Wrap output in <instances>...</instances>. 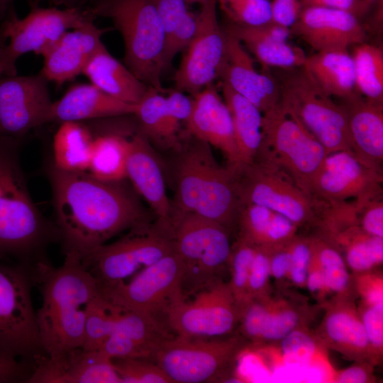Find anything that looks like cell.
<instances>
[{"label": "cell", "mask_w": 383, "mask_h": 383, "mask_svg": "<svg viewBox=\"0 0 383 383\" xmlns=\"http://www.w3.org/2000/svg\"><path fill=\"white\" fill-rule=\"evenodd\" d=\"M135 105L116 99L94 85L77 84L71 87L57 101L52 102L48 123L82 122L133 115Z\"/></svg>", "instance_id": "cell-28"}, {"label": "cell", "mask_w": 383, "mask_h": 383, "mask_svg": "<svg viewBox=\"0 0 383 383\" xmlns=\"http://www.w3.org/2000/svg\"><path fill=\"white\" fill-rule=\"evenodd\" d=\"M186 131L221 150L233 169L240 165L230 111L214 84L194 95Z\"/></svg>", "instance_id": "cell-21"}, {"label": "cell", "mask_w": 383, "mask_h": 383, "mask_svg": "<svg viewBox=\"0 0 383 383\" xmlns=\"http://www.w3.org/2000/svg\"><path fill=\"white\" fill-rule=\"evenodd\" d=\"M356 298L367 305L383 304V277L379 269L353 274Z\"/></svg>", "instance_id": "cell-52"}, {"label": "cell", "mask_w": 383, "mask_h": 383, "mask_svg": "<svg viewBox=\"0 0 383 383\" xmlns=\"http://www.w3.org/2000/svg\"><path fill=\"white\" fill-rule=\"evenodd\" d=\"M110 359L142 358L151 360L147 349L118 332H113L98 349Z\"/></svg>", "instance_id": "cell-51"}, {"label": "cell", "mask_w": 383, "mask_h": 383, "mask_svg": "<svg viewBox=\"0 0 383 383\" xmlns=\"http://www.w3.org/2000/svg\"><path fill=\"white\" fill-rule=\"evenodd\" d=\"M194 295L190 301L172 304L161 318L174 335L213 338L235 333L241 309L228 282L218 279Z\"/></svg>", "instance_id": "cell-14"}, {"label": "cell", "mask_w": 383, "mask_h": 383, "mask_svg": "<svg viewBox=\"0 0 383 383\" xmlns=\"http://www.w3.org/2000/svg\"><path fill=\"white\" fill-rule=\"evenodd\" d=\"M383 174L362 163L350 151L327 154L310 186L309 194L327 203H344L382 194Z\"/></svg>", "instance_id": "cell-18"}, {"label": "cell", "mask_w": 383, "mask_h": 383, "mask_svg": "<svg viewBox=\"0 0 383 383\" xmlns=\"http://www.w3.org/2000/svg\"><path fill=\"white\" fill-rule=\"evenodd\" d=\"M301 7L321 6L338 9L353 13L358 18L365 14L370 6L364 0H299Z\"/></svg>", "instance_id": "cell-58"}, {"label": "cell", "mask_w": 383, "mask_h": 383, "mask_svg": "<svg viewBox=\"0 0 383 383\" xmlns=\"http://www.w3.org/2000/svg\"><path fill=\"white\" fill-rule=\"evenodd\" d=\"M63 263L54 267L47 259L32 270L33 284L42 295L36 320L42 348L56 357L81 348L87 304L99 294L94 277L75 252H65Z\"/></svg>", "instance_id": "cell-2"}, {"label": "cell", "mask_w": 383, "mask_h": 383, "mask_svg": "<svg viewBox=\"0 0 383 383\" xmlns=\"http://www.w3.org/2000/svg\"><path fill=\"white\" fill-rule=\"evenodd\" d=\"M311 257L318 265L333 299H356L353 274L334 242L323 233L309 236Z\"/></svg>", "instance_id": "cell-35"}, {"label": "cell", "mask_w": 383, "mask_h": 383, "mask_svg": "<svg viewBox=\"0 0 383 383\" xmlns=\"http://www.w3.org/2000/svg\"><path fill=\"white\" fill-rule=\"evenodd\" d=\"M303 67L331 97L342 99L357 91L353 60L348 50L316 52L306 57Z\"/></svg>", "instance_id": "cell-32"}, {"label": "cell", "mask_w": 383, "mask_h": 383, "mask_svg": "<svg viewBox=\"0 0 383 383\" xmlns=\"http://www.w3.org/2000/svg\"><path fill=\"white\" fill-rule=\"evenodd\" d=\"M183 274L182 261L174 250L126 282L99 289V294L115 307L161 319L172 304L184 298Z\"/></svg>", "instance_id": "cell-15"}, {"label": "cell", "mask_w": 383, "mask_h": 383, "mask_svg": "<svg viewBox=\"0 0 383 383\" xmlns=\"http://www.w3.org/2000/svg\"><path fill=\"white\" fill-rule=\"evenodd\" d=\"M291 240L282 245L269 250L271 279L280 292L287 289L289 286Z\"/></svg>", "instance_id": "cell-53"}, {"label": "cell", "mask_w": 383, "mask_h": 383, "mask_svg": "<svg viewBox=\"0 0 383 383\" xmlns=\"http://www.w3.org/2000/svg\"><path fill=\"white\" fill-rule=\"evenodd\" d=\"M252 53L265 70H289L304 65L307 55L299 47L289 43L290 28L272 21L260 26H244L228 21L223 26Z\"/></svg>", "instance_id": "cell-26"}, {"label": "cell", "mask_w": 383, "mask_h": 383, "mask_svg": "<svg viewBox=\"0 0 383 383\" xmlns=\"http://www.w3.org/2000/svg\"><path fill=\"white\" fill-rule=\"evenodd\" d=\"M94 133L79 121L60 123L52 142L53 167L68 172H87Z\"/></svg>", "instance_id": "cell-33"}, {"label": "cell", "mask_w": 383, "mask_h": 383, "mask_svg": "<svg viewBox=\"0 0 383 383\" xmlns=\"http://www.w3.org/2000/svg\"><path fill=\"white\" fill-rule=\"evenodd\" d=\"M50 180L65 252L73 251L82 258L120 233L149 222L138 199L121 182L53 166Z\"/></svg>", "instance_id": "cell-1"}, {"label": "cell", "mask_w": 383, "mask_h": 383, "mask_svg": "<svg viewBox=\"0 0 383 383\" xmlns=\"http://www.w3.org/2000/svg\"><path fill=\"white\" fill-rule=\"evenodd\" d=\"M340 99L354 155L383 174V104L369 100L357 91Z\"/></svg>", "instance_id": "cell-25"}, {"label": "cell", "mask_w": 383, "mask_h": 383, "mask_svg": "<svg viewBox=\"0 0 383 383\" xmlns=\"http://www.w3.org/2000/svg\"><path fill=\"white\" fill-rule=\"evenodd\" d=\"M52 101L41 74L0 77V143L14 145L48 123Z\"/></svg>", "instance_id": "cell-17"}, {"label": "cell", "mask_w": 383, "mask_h": 383, "mask_svg": "<svg viewBox=\"0 0 383 383\" xmlns=\"http://www.w3.org/2000/svg\"><path fill=\"white\" fill-rule=\"evenodd\" d=\"M272 21L290 28L296 22L302 9L299 0H272Z\"/></svg>", "instance_id": "cell-56"}, {"label": "cell", "mask_w": 383, "mask_h": 383, "mask_svg": "<svg viewBox=\"0 0 383 383\" xmlns=\"http://www.w3.org/2000/svg\"><path fill=\"white\" fill-rule=\"evenodd\" d=\"M218 0L202 4L197 28L174 74L175 89L194 95L221 79L228 61L227 35L217 17Z\"/></svg>", "instance_id": "cell-16"}, {"label": "cell", "mask_w": 383, "mask_h": 383, "mask_svg": "<svg viewBox=\"0 0 383 383\" xmlns=\"http://www.w3.org/2000/svg\"><path fill=\"white\" fill-rule=\"evenodd\" d=\"M109 28H99L90 21L64 33L42 55L40 74L48 81L62 84L82 74L94 54L104 45L101 36Z\"/></svg>", "instance_id": "cell-22"}, {"label": "cell", "mask_w": 383, "mask_h": 383, "mask_svg": "<svg viewBox=\"0 0 383 383\" xmlns=\"http://www.w3.org/2000/svg\"><path fill=\"white\" fill-rule=\"evenodd\" d=\"M174 251L170 231L157 223L135 226L122 238L105 243L81 258L99 288L126 282L141 270Z\"/></svg>", "instance_id": "cell-12"}, {"label": "cell", "mask_w": 383, "mask_h": 383, "mask_svg": "<svg viewBox=\"0 0 383 383\" xmlns=\"http://www.w3.org/2000/svg\"><path fill=\"white\" fill-rule=\"evenodd\" d=\"M269 250L256 248L248 282V301L272 294Z\"/></svg>", "instance_id": "cell-48"}, {"label": "cell", "mask_w": 383, "mask_h": 383, "mask_svg": "<svg viewBox=\"0 0 383 383\" xmlns=\"http://www.w3.org/2000/svg\"><path fill=\"white\" fill-rule=\"evenodd\" d=\"M369 342L371 361L380 364L383 354V304H357Z\"/></svg>", "instance_id": "cell-46"}, {"label": "cell", "mask_w": 383, "mask_h": 383, "mask_svg": "<svg viewBox=\"0 0 383 383\" xmlns=\"http://www.w3.org/2000/svg\"><path fill=\"white\" fill-rule=\"evenodd\" d=\"M237 238L256 247L272 250L282 245L298 233L299 228L289 218L267 207L244 204L240 210Z\"/></svg>", "instance_id": "cell-30"}, {"label": "cell", "mask_w": 383, "mask_h": 383, "mask_svg": "<svg viewBox=\"0 0 383 383\" xmlns=\"http://www.w3.org/2000/svg\"><path fill=\"white\" fill-rule=\"evenodd\" d=\"M130 136L117 132L94 134L87 173L106 182H121L127 178Z\"/></svg>", "instance_id": "cell-36"}, {"label": "cell", "mask_w": 383, "mask_h": 383, "mask_svg": "<svg viewBox=\"0 0 383 383\" xmlns=\"http://www.w3.org/2000/svg\"><path fill=\"white\" fill-rule=\"evenodd\" d=\"M359 227L366 233L383 238L382 194L354 201Z\"/></svg>", "instance_id": "cell-50"}, {"label": "cell", "mask_w": 383, "mask_h": 383, "mask_svg": "<svg viewBox=\"0 0 383 383\" xmlns=\"http://www.w3.org/2000/svg\"><path fill=\"white\" fill-rule=\"evenodd\" d=\"M32 270L0 262V355L33 367L42 348L31 287Z\"/></svg>", "instance_id": "cell-9"}, {"label": "cell", "mask_w": 383, "mask_h": 383, "mask_svg": "<svg viewBox=\"0 0 383 383\" xmlns=\"http://www.w3.org/2000/svg\"><path fill=\"white\" fill-rule=\"evenodd\" d=\"M126 171L127 178L156 216L157 223L168 228L173 207L163 171L149 140L139 128L130 136Z\"/></svg>", "instance_id": "cell-23"}, {"label": "cell", "mask_w": 383, "mask_h": 383, "mask_svg": "<svg viewBox=\"0 0 383 383\" xmlns=\"http://www.w3.org/2000/svg\"><path fill=\"white\" fill-rule=\"evenodd\" d=\"M365 3L370 7L374 2L379 0H364Z\"/></svg>", "instance_id": "cell-61"}, {"label": "cell", "mask_w": 383, "mask_h": 383, "mask_svg": "<svg viewBox=\"0 0 383 383\" xmlns=\"http://www.w3.org/2000/svg\"><path fill=\"white\" fill-rule=\"evenodd\" d=\"M256 248L238 238L232 244L228 261L230 280L228 283L240 309L248 302V282Z\"/></svg>", "instance_id": "cell-40"}, {"label": "cell", "mask_w": 383, "mask_h": 383, "mask_svg": "<svg viewBox=\"0 0 383 383\" xmlns=\"http://www.w3.org/2000/svg\"><path fill=\"white\" fill-rule=\"evenodd\" d=\"M96 16L110 18L121 33L126 67L148 87L164 91L165 32L155 0H96Z\"/></svg>", "instance_id": "cell-5"}, {"label": "cell", "mask_w": 383, "mask_h": 383, "mask_svg": "<svg viewBox=\"0 0 383 383\" xmlns=\"http://www.w3.org/2000/svg\"><path fill=\"white\" fill-rule=\"evenodd\" d=\"M305 288L322 306L331 299L322 271L311 253Z\"/></svg>", "instance_id": "cell-55"}, {"label": "cell", "mask_w": 383, "mask_h": 383, "mask_svg": "<svg viewBox=\"0 0 383 383\" xmlns=\"http://www.w3.org/2000/svg\"><path fill=\"white\" fill-rule=\"evenodd\" d=\"M96 18L89 7L35 6L23 18L11 9L0 24V77L16 75L21 56L30 52L42 55L64 33Z\"/></svg>", "instance_id": "cell-11"}, {"label": "cell", "mask_w": 383, "mask_h": 383, "mask_svg": "<svg viewBox=\"0 0 383 383\" xmlns=\"http://www.w3.org/2000/svg\"><path fill=\"white\" fill-rule=\"evenodd\" d=\"M169 231L183 263L184 298L223 279L233 244L230 230L199 215L173 209Z\"/></svg>", "instance_id": "cell-6"}, {"label": "cell", "mask_w": 383, "mask_h": 383, "mask_svg": "<svg viewBox=\"0 0 383 383\" xmlns=\"http://www.w3.org/2000/svg\"><path fill=\"white\" fill-rule=\"evenodd\" d=\"M226 33L228 61L221 82L253 104L262 113L273 109L279 102L277 79L266 70L258 72L248 51L238 40Z\"/></svg>", "instance_id": "cell-27"}, {"label": "cell", "mask_w": 383, "mask_h": 383, "mask_svg": "<svg viewBox=\"0 0 383 383\" xmlns=\"http://www.w3.org/2000/svg\"><path fill=\"white\" fill-rule=\"evenodd\" d=\"M221 89L233 121L239 165L251 163L257 160L262 152V113L225 82H221Z\"/></svg>", "instance_id": "cell-31"}, {"label": "cell", "mask_w": 383, "mask_h": 383, "mask_svg": "<svg viewBox=\"0 0 383 383\" xmlns=\"http://www.w3.org/2000/svg\"><path fill=\"white\" fill-rule=\"evenodd\" d=\"M359 18L345 10L306 6L301 9L290 31L316 52L348 50L367 39Z\"/></svg>", "instance_id": "cell-19"}, {"label": "cell", "mask_w": 383, "mask_h": 383, "mask_svg": "<svg viewBox=\"0 0 383 383\" xmlns=\"http://www.w3.org/2000/svg\"><path fill=\"white\" fill-rule=\"evenodd\" d=\"M356 90L366 99L383 104V50L365 42L355 46L351 55Z\"/></svg>", "instance_id": "cell-38"}, {"label": "cell", "mask_w": 383, "mask_h": 383, "mask_svg": "<svg viewBox=\"0 0 383 383\" xmlns=\"http://www.w3.org/2000/svg\"><path fill=\"white\" fill-rule=\"evenodd\" d=\"M174 150L173 209L235 230L243 204L232 170L217 162L210 145L187 131Z\"/></svg>", "instance_id": "cell-3"}, {"label": "cell", "mask_w": 383, "mask_h": 383, "mask_svg": "<svg viewBox=\"0 0 383 383\" xmlns=\"http://www.w3.org/2000/svg\"><path fill=\"white\" fill-rule=\"evenodd\" d=\"M122 383H173L154 362L148 359L111 360Z\"/></svg>", "instance_id": "cell-44"}, {"label": "cell", "mask_w": 383, "mask_h": 383, "mask_svg": "<svg viewBox=\"0 0 383 383\" xmlns=\"http://www.w3.org/2000/svg\"><path fill=\"white\" fill-rule=\"evenodd\" d=\"M248 345L236 332L210 340L175 335L159 348L151 360L173 383L245 382L235 374L234 367Z\"/></svg>", "instance_id": "cell-7"}, {"label": "cell", "mask_w": 383, "mask_h": 383, "mask_svg": "<svg viewBox=\"0 0 383 383\" xmlns=\"http://www.w3.org/2000/svg\"><path fill=\"white\" fill-rule=\"evenodd\" d=\"M165 91L149 87L135 104L134 115L141 133L154 143L168 149L167 137V108Z\"/></svg>", "instance_id": "cell-39"}, {"label": "cell", "mask_w": 383, "mask_h": 383, "mask_svg": "<svg viewBox=\"0 0 383 383\" xmlns=\"http://www.w3.org/2000/svg\"><path fill=\"white\" fill-rule=\"evenodd\" d=\"M313 311L306 301L287 292L273 296L260 340L256 346L279 343L294 330L307 326Z\"/></svg>", "instance_id": "cell-37"}, {"label": "cell", "mask_w": 383, "mask_h": 383, "mask_svg": "<svg viewBox=\"0 0 383 383\" xmlns=\"http://www.w3.org/2000/svg\"><path fill=\"white\" fill-rule=\"evenodd\" d=\"M31 371V366L0 355V383L26 382Z\"/></svg>", "instance_id": "cell-57"}, {"label": "cell", "mask_w": 383, "mask_h": 383, "mask_svg": "<svg viewBox=\"0 0 383 383\" xmlns=\"http://www.w3.org/2000/svg\"><path fill=\"white\" fill-rule=\"evenodd\" d=\"M262 152L257 160L272 162L310 195L312 180L327 155L324 147L279 104L262 113Z\"/></svg>", "instance_id": "cell-13"}, {"label": "cell", "mask_w": 383, "mask_h": 383, "mask_svg": "<svg viewBox=\"0 0 383 383\" xmlns=\"http://www.w3.org/2000/svg\"><path fill=\"white\" fill-rule=\"evenodd\" d=\"M231 170L242 204L267 207L284 216L299 228L319 226L327 204L304 192L272 162L258 160Z\"/></svg>", "instance_id": "cell-10"}, {"label": "cell", "mask_w": 383, "mask_h": 383, "mask_svg": "<svg viewBox=\"0 0 383 383\" xmlns=\"http://www.w3.org/2000/svg\"><path fill=\"white\" fill-rule=\"evenodd\" d=\"M201 7L198 10L190 11L166 38L163 52L165 69L170 66L174 57L184 50L194 38Z\"/></svg>", "instance_id": "cell-47"}, {"label": "cell", "mask_w": 383, "mask_h": 383, "mask_svg": "<svg viewBox=\"0 0 383 383\" xmlns=\"http://www.w3.org/2000/svg\"><path fill=\"white\" fill-rule=\"evenodd\" d=\"M310 260V238L297 234L290 242L289 285L305 288Z\"/></svg>", "instance_id": "cell-49"}, {"label": "cell", "mask_w": 383, "mask_h": 383, "mask_svg": "<svg viewBox=\"0 0 383 383\" xmlns=\"http://www.w3.org/2000/svg\"><path fill=\"white\" fill-rule=\"evenodd\" d=\"M113 331V319L108 303L99 294L87 306L82 347L98 350Z\"/></svg>", "instance_id": "cell-41"}, {"label": "cell", "mask_w": 383, "mask_h": 383, "mask_svg": "<svg viewBox=\"0 0 383 383\" xmlns=\"http://www.w3.org/2000/svg\"><path fill=\"white\" fill-rule=\"evenodd\" d=\"M374 365L369 361H358L335 372L333 382L338 383L374 382Z\"/></svg>", "instance_id": "cell-54"}, {"label": "cell", "mask_w": 383, "mask_h": 383, "mask_svg": "<svg viewBox=\"0 0 383 383\" xmlns=\"http://www.w3.org/2000/svg\"><path fill=\"white\" fill-rule=\"evenodd\" d=\"M279 343L284 360L293 362H306L324 348L316 333L310 331L307 326L294 330Z\"/></svg>", "instance_id": "cell-45"}, {"label": "cell", "mask_w": 383, "mask_h": 383, "mask_svg": "<svg viewBox=\"0 0 383 383\" xmlns=\"http://www.w3.org/2000/svg\"><path fill=\"white\" fill-rule=\"evenodd\" d=\"M13 146L0 143V262L16 258L32 269L60 234L33 201Z\"/></svg>", "instance_id": "cell-4"}, {"label": "cell", "mask_w": 383, "mask_h": 383, "mask_svg": "<svg viewBox=\"0 0 383 383\" xmlns=\"http://www.w3.org/2000/svg\"><path fill=\"white\" fill-rule=\"evenodd\" d=\"M41 0H28L30 7L38 6ZM55 6H64L65 8H79L88 0H49Z\"/></svg>", "instance_id": "cell-59"}, {"label": "cell", "mask_w": 383, "mask_h": 383, "mask_svg": "<svg viewBox=\"0 0 383 383\" xmlns=\"http://www.w3.org/2000/svg\"><path fill=\"white\" fill-rule=\"evenodd\" d=\"M281 70L275 78L283 111L310 132L327 154L353 152L346 117L339 104L318 87L303 66Z\"/></svg>", "instance_id": "cell-8"}, {"label": "cell", "mask_w": 383, "mask_h": 383, "mask_svg": "<svg viewBox=\"0 0 383 383\" xmlns=\"http://www.w3.org/2000/svg\"><path fill=\"white\" fill-rule=\"evenodd\" d=\"M355 301L333 299L324 304L326 312L316 334L324 348L355 362H372L369 342Z\"/></svg>", "instance_id": "cell-24"}, {"label": "cell", "mask_w": 383, "mask_h": 383, "mask_svg": "<svg viewBox=\"0 0 383 383\" xmlns=\"http://www.w3.org/2000/svg\"><path fill=\"white\" fill-rule=\"evenodd\" d=\"M82 74L104 93L134 105L140 101L149 87L111 55L104 45L91 57Z\"/></svg>", "instance_id": "cell-29"}, {"label": "cell", "mask_w": 383, "mask_h": 383, "mask_svg": "<svg viewBox=\"0 0 383 383\" xmlns=\"http://www.w3.org/2000/svg\"><path fill=\"white\" fill-rule=\"evenodd\" d=\"M14 0H0V20L1 21L7 13L13 9Z\"/></svg>", "instance_id": "cell-60"}, {"label": "cell", "mask_w": 383, "mask_h": 383, "mask_svg": "<svg viewBox=\"0 0 383 383\" xmlns=\"http://www.w3.org/2000/svg\"><path fill=\"white\" fill-rule=\"evenodd\" d=\"M218 5L231 23L254 26L272 21L270 0H218Z\"/></svg>", "instance_id": "cell-42"}, {"label": "cell", "mask_w": 383, "mask_h": 383, "mask_svg": "<svg viewBox=\"0 0 383 383\" xmlns=\"http://www.w3.org/2000/svg\"><path fill=\"white\" fill-rule=\"evenodd\" d=\"M341 251L353 274L379 269L383 262V238L369 235L354 224L326 234Z\"/></svg>", "instance_id": "cell-34"}, {"label": "cell", "mask_w": 383, "mask_h": 383, "mask_svg": "<svg viewBox=\"0 0 383 383\" xmlns=\"http://www.w3.org/2000/svg\"><path fill=\"white\" fill-rule=\"evenodd\" d=\"M26 382L122 383V380L111 359L99 350L81 347L56 357H42Z\"/></svg>", "instance_id": "cell-20"}, {"label": "cell", "mask_w": 383, "mask_h": 383, "mask_svg": "<svg viewBox=\"0 0 383 383\" xmlns=\"http://www.w3.org/2000/svg\"><path fill=\"white\" fill-rule=\"evenodd\" d=\"M273 294L250 299L241 309L236 333L249 344L256 346L260 340L270 306Z\"/></svg>", "instance_id": "cell-43"}]
</instances>
